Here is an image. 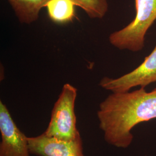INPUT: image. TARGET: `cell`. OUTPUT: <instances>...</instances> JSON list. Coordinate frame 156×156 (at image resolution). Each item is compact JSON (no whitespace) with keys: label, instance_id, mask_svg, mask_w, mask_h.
<instances>
[{"label":"cell","instance_id":"obj_1","mask_svg":"<svg viewBox=\"0 0 156 156\" xmlns=\"http://www.w3.org/2000/svg\"><path fill=\"white\" fill-rule=\"evenodd\" d=\"M99 127L106 142L126 149L132 144L136 125L156 119V88L112 93L102 101L97 111Z\"/></svg>","mask_w":156,"mask_h":156},{"label":"cell","instance_id":"obj_2","mask_svg":"<svg viewBox=\"0 0 156 156\" xmlns=\"http://www.w3.org/2000/svg\"><path fill=\"white\" fill-rule=\"evenodd\" d=\"M135 6L134 19L109 37L110 44L119 50L133 52L142 50L146 35L156 20V0H135Z\"/></svg>","mask_w":156,"mask_h":156},{"label":"cell","instance_id":"obj_3","mask_svg":"<svg viewBox=\"0 0 156 156\" xmlns=\"http://www.w3.org/2000/svg\"><path fill=\"white\" fill-rule=\"evenodd\" d=\"M78 90L71 84H64L53 108L50 122L44 134L64 140L75 139L80 134L76 127L75 105Z\"/></svg>","mask_w":156,"mask_h":156},{"label":"cell","instance_id":"obj_4","mask_svg":"<svg viewBox=\"0 0 156 156\" xmlns=\"http://www.w3.org/2000/svg\"><path fill=\"white\" fill-rule=\"evenodd\" d=\"M156 82V44L151 54L133 71L117 78L104 77L99 85L112 93L128 91L135 87L145 88Z\"/></svg>","mask_w":156,"mask_h":156},{"label":"cell","instance_id":"obj_5","mask_svg":"<svg viewBox=\"0 0 156 156\" xmlns=\"http://www.w3.org/2000/svg\"><path fill=\"white\" fill-rule=\"evenodd\" d=\"M0 156H30L28 137L18 128L5 105L0 101Z\"/></svg>","mask_w":156,"mask_h":156},{"label":"cell","instance_id":"obj_6","mask_svg":"<svg viewBox=\"0 0 156 156\" xmlns=\"http://www.w3.org/2000/svg\"><path fill=\"white\" fill-rule=\"evenodd\" d=\"M31 154L38 156H84L80 134L71 140L50 137L44 133L28 137Z\"/></svg>","mask_w":156,"mask_h":156},{"label":"cell","instance_id":"obj_7","mask_svg":"<svg viewBox=\"0 0 156 156\" xmlns=\"http://www.w3.org/2000/svg\"><path fill=\"white\" fill-rule=\"evenodd\" d=\"M50 0H8L19 21L30 24L36 22L41 9Z\"/></svg>","mask_w":156,"mask_h":156},{"label":"cell","instance_id":"obj_8","mask_svg":"<svg viewBox=\"0 0 156 156\" xmlns=\"http://www.w3.org/2000/svg\"><path fill=\"white\" fill-rule=\"evenodd\" d=\"M75 4L71 0H50L46 5L50 19L56 23H66L75 17Z\"/></svg>","mask_w":156,"mask_h":156},{"label":"cell","instance_id":"obj_9","mask_svg":"<svg viewBox=\"0 0 156 156\" xmlns=\"http://www.w3.org/2000/svg\"><path fill=\"white\" fill-rule=\"evenodd\" d=\"M91 19H102L108 11L107 0H71Z\"/></svg>","mask_w":156,"mask_h":156}]
</instances>
